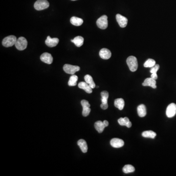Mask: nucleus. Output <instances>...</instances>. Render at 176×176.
<instances>
[{
	"label": "nucleus",
	"mask_w": 176,
	"mask_h": 176,
	"mask_svg": "<svg viewBox=\"0 0 176 176\" xmlns=\"http://www.w3.org/2000/svg\"><path fill=\"white\" fill-rule=\"evenodd\" d=\"M127 64L131 72H136L138 67V60L136 57L133 56H130L128 57L126 60Z\"/></svg>",
	"instance_id": "obj_1"
},
{
	"label": "nucleus",
	"mask_w": 176,
	"mask_h": 176,
	"mask_svg": "<svg viewBox=\"0 0 176 176\" xmlns=\"http://www.w3.org/2000/svg\"><path fill=\"white\" fill-rule=\"evenodd\" d=\"M17 39L16 36L14 35H10L4 38L2 41V44L4 47L6 48L12 47L13 45H15V43L16 42Z\"/></svg>",
	"instance_id": "obj_2"
},
{
	"label": "nucleus",
	"mask_w": 176,
	"mask_h": 176,
	"mask_svg": "<svg viewBox=\"0 0 176 176\" xmlns=\"http://www.w3.org/2000/svg\"><path fill=\"white\" fill-rule=\"evenodd\" d=\"M15 45L17 50L23 51L27 47L28 41L25 37H20L17 40Z\"/></svg>",
	"instance_id": "obj_3"
},
{
	"label": "nucleus",
	"mask_w": 176,
	"mask_h": 176,
	"mask_svg": "<svg viewBox=\"0 0 176 176\" xmlns=\"http://www.w3.org/2000/svg\"><path fill=\"white\" fill-rule=\"evenodd\" d=\"M96 25L100 29H106L108 26V17L105 15L101 16L96 21Z\"/></svg>",
	"instance_id": "obj_4"
},
{
	"label": "nucleus",
	"mask_w": 176,
	"mask_h": 176,
	"mask_svg": "<svg viewBox=\"0 0 176 176\" xmlns=\"http://www.w3.org/2000/svg\"><path fill=\"white\" fill-rule=\"evenodd\" d=\"M50 4L47 0H37L35 3L34 7L37 10H42L48 8Z\"/></svg>",
	"instance_id": "obj_5"
},
{
	"label": "nucleus",
	"mask_w": 176,
	"mask_h": 176,
	"mask_svg": "<svg viewBox=\"0 0 176 176\" xmlns=\"http://www.w3.org/2000/svg\"><path fill=\"white\" fill-rule=\"evenodd\" d=\"M101 104L100 107L103 110H106L108 108V99L109 98V92L107 91H102L101 92Z\"/></svg>",
	"instance_id": "obj_6"
},
{
	"label": "nucleus",
	"mask_w": 176,
	"mask_h": 176,
	"mask_svg": "<svg viewBox=\"0 0 176 176\" xmlns=\"http://www.w3.org/2000/svg\"><path fill=\"white\" fill-rule=\"evenodd\" d=\"M80 67L79 66H73L70 64H65L63 67V70L65 73L68 74H74L76 72L80 70Z\"/></svg>",
	"instance_id": "obj_7"
},
{
	"label": "nucleus",
	"mask_w": 176,
	"mask_h": 176,
	"mask_svg": "<svg viewBox=\"0 0 176 176\" xmlns=\"http://www.w3.org/2000/svg\"><path fill=\"white\" fill-rule=\"evenodd\" d=\"M166 114L167 117L171 118L176 114V104L175 103H171L167 107Z\"/></svg>",
	"instance_id": "obj_8"
},
{
	"label": "nucleus",
	"mask_w": 176,
	"mask_h": 176,
	"mask_svg": "<svg viewBox=\"0 0 176 176\" xmlns=\"http://www.w3.org/2000/svg\"><path fill=\"white\" fill-rule=\"evenodd\" d=\"M81 105L83 107L82 115L84 117H87L89 116L91 112L90 104L86 100H82L81 101Z\"/></svg>",
	"instance_id": "obj_9"
},
{
	"label": "nucleus",
	"mask_w": 176,
	"mask_h": 176,
	"mask_svg": "<svg viewBox=\"0 0 176 176\" xmlns=\"http://www.w3.org/2000/svg\"><path fill=\"white\" fill-rule=\"evenodd\" d=\"M116 19L118 25L121 28H124L126 26L128 23V19L125 17L121 14H117L116 15Z\"/></svg>",
	"instance_id": "obj_10"
},
{
	"label": "nucleus",
	"mask_w": 176,
	"mask_h": 176,
	"mask_svg": "<svg viewBox=\"0 0 176 176\" xmlns=\"http://www.w3.org/2000/svg\"><path fill=\"white\" fill-rule=\"evenodd\" d=\"M40 59L42 62L48 64H51L53 62V57L51 54H49L48 52H45L42 54L40 56Z\"/></svg>",
	"instance_id": "obj_11"
},
{
	"label": "nucleus",
	"mask_w": 176,
	"mask_h": 176,
	"mask_svg": "<svg viewBox=\"0 0 176 176\" xmlns=\"http://www.w3.org/2000/svg\"><path fill=\"white\" fill-rule=\"evenodd\" d=\"M110 144L114 148H118L124 146V142L122 139H120L118 138H114L111 140Z\"/></svg>",
	"instance_id": "obj_12"
},
{
	"label": "nucleus",
	"mask_w": 176,
	"mask_h": 176,
	"mask_svg": "<svg viewBox=\"0 0 176 176\" xmlns=\"http://www.w3.org/2000/svg\"><path fill=\"white\" fill-rule=\"evenodd\" d=\"M59 42V39L57 38H51L50 36H48L47 37V39L45 40V43L48 47L53 48L56 46L58 45Z\"/></svg>",
	"instance_id": "obj_13"
},
{
	"label": "nucleus",
	"mask_w": 176,
	"mask_h": 176,
	"mask_svg": "<svg viewBox=\"0 0 176 176\" xmlns=\"http://www.w3.org/2000/svg\"><path fill=\"white\" fill-rule=\"evenodd\" d=\"M99 56L102 59L105 60L109 59L111 57V52L107 48H102L99 51Z\"/></svg>",
	"instance_id": "obj_14"
},
{
	"label": "nucleus",
	"mask_w": 176,
	"mask_h": 176,
	"mask_svg": "<svg viewBox=\"0 0 176 176\" xmlns=\"http://www.w3.org/2000/svg\"><path fill=\"white\" fill-rule=\"evenodd\" d=\"M142 85L143 86H150L153 89L157 88L156 81L151 77L146 78L144 81V82L142 83Z\"/></svg>",
	"instance_id": "obj_15"
},
{
	"label": "nucleus",
	"mask_w": 176,
	"mask_h": 176,
	"mask_svg": "<svg viewBox=\"0 0 176 176\" xmlns=\"http://www.w3.org/2000/svg\"><path fill=\"white\" fill-rule=\"evenodd\" d=\"M78 87L81 89H84L88 94H91L92 92V88L86 82H81L79 83Z\"/></svg>",
	"instance_id": "obj_16"
},
{
	"label": "nucleus",
	"mask_w": 176,
	"mask_h": 176,
	"mask_svg": "<svg viewBox=\"0 0 176 176\" xmlns=\"http://www.w3.org/2000/svg\"><path fill=\"white\" fill-rule=\"evenodd\" d=\"M138 115L139 117H144L146 115V108L144 105L140 104L137 108Z\"/></svg>",
	"instance_id": "obj_17"
},
{
	"label": "nucleus",
	"mask_w": 176,
	"mask_h": 176,
	"mask_svg": "<svg viewBox=\"0 0 176 176\" xmlns=\"http://www.w3.org/2000/svg\"><path fill=\"white\" fill-rule=\"evenodd\" d=\"M77 145L79 146L83 153H85L88 151V145L87 142L84 139H81L77 142Z\"/></svg>",
	"instance_id": "obj_18"
},
{
	"label": "nucleus",
	"mask_w": 176,
	"mask_h": 176,
	"mask_svg": "<svg viewBox=\"0 0 176 176\" xmlns=\"http://www.w3.org/2000/svg\"><path fill=\"white\" fill-rule=\"evenodd\" d=\"M84 38L82 36H78L75 37L73 40H71L73 43L75 44V45L77 47H80L83 45L84 43Z\"/></svg>",
	"instance_id": "obj_19"
},
{
	"label": "nucleus",
	"mask_w": 176,
	"mask_h": 176,
	"mask_svg": "<svg viewBox=\"0 0 176 176\" xmlns=\"http://www.w3.org/2000/svg\"><path fill=\"white\" fill-rule=\"evenodd\" d=\"M70 22L72 25H74L75 26H80L83 23L82 19L77 17H72L70 18Z\"/></svg>",
	"instance_id": "obj_20"
},
{
	"label": "nucleus",
	"mask_w": 176,
	"mask_h": 176,
	"mask_svg": "<svg viewBox=\"0 0 176 176\" xmlns=\"http://www.w3.org/2000/svg\"><path fill=\"white\" fill-rule=\"evenodd\" d=\"M95 129L98 131L99 133H101L104 131L105 128L106 127L103 122L101 121H98L95 123Z\"/></svg>",
	"instance_id": "obj_21"
},
{
	"label": "nucleus",
	"mask_w": 176,
	"mask_h": 176,
	"mask_svg": "<svg viewBox=\"0 0 176 176\" xmlns=\"http://www.w3.org/2000/svg\"><path fill=\"white\" fill-rule=\"evenodd\" d=\"M125 105L124 99L122 98H117L114 100V106L120 110H122Z\"/></svg>",
	"instance_id": "obj_22"
},
{
	"label": "nucleus",
	"mask_w": 176,
	"mask_h": 176,
	"mask_svg": "<svg viewBox=\"0 0 176 176\" xmlns=\"http://www.w3.org/2000/svg\"><path fill=\"white\" fill-rule=\"evenodd\" d=\"M84 79L85 80L86 82L87 83L92 89H94L96 87L95 83L94 82L92 77L89 74L86 75L84 77Z\"/></svg>",
	"instance_id": "obj_23"
},
{
	"label": "nucleus",
	"mask_w": 176,
	"mask_h": 176,
	"mask_svg": "<svg viewBox=\"0 0 176 176\" xmlns=\"http://www.w3.org/2000/svg\"><path fill=\"white\" fill-rule=\"evenodd\" d=\"M156 133L153 131H146L142 133V136L144 138L154 139L156 136Z\"/></svg>",
	"instance_id": "obj_24"
},
{
	"label": "nucleus",
	"mask_w": 176,
	"mask_h": 176,
	"mask_svg": "<svg viewBox=\"0 0 176 176\" xmlns=\"http://www.w3.org/2000/svg\"><path fill=\"white\" fill-rule=\"evenodd\" d=\"M78 80V76L76 75L73 74V76H70L68 82V85L69 86H75L77 84Z\"/></svg>",
	"instance_id": "obj_25"
},
{
	"label": "nucleus",
	"mask_w": 176,
	"mask_h": 176,
	"mask_svg": "<svg viewBox=\"0 0 176 176\" xmlns=\"http://www.w3.org/2000/svg\"><path fill=\"white\" fill-rule=\"evenodd\" d=\"M135 170V169L134 167L132 166V165H130V164L125 165L123 168V171L125 174L132 173V172H134Z\"/></svg>",
	"instance_id": "obj_26"
},
{
	"label": "nucleus",
	"mask_w": 176,
	"mask_h": 176,
	"mask_svg": "<svg viewBox=\"0 0 176 176\" xmlns=\"http://www.w3.org/2000/svg\"><path fill=\"white\" fill-rule=\"evenodd\" d=\"M155 65V61L153 59H148L144 64L145 67H152Z\"/></svg>",
	"instance_id": "obj_27"
},
{
	"label": "nucleus",
	"mask_w": 176,
	"mask_h": 176,
	"mask_svg": "<svg viewBox=\"0 0 176 176\" xmlns=\"http://www.w3.org/2000/svg\"><path fill=\"white\" fill-rule=\"evenodd\" d=\"M151 69L150 70V73L152 74H157V73L160 69V65L158 64H155L154 67H151Z\"/></svg>",
	"instance_id": "obj_28"
},
{
	"label": "nucleus",
	"mask_w": 176,
	"mask_h": 176,
	"mask_svg": "<svg viewBox=\"0 0 176 176\" xmlns=\"http://www.w3.org/2000/svg\"><path fill=\"white\" fill-rule=\"evenodd\" d=\"M118 122L120 125H121V126H126V123H125L124 118L121 117L120 119H118Z\"/></svg>",
	"instance_id": "obj_29"
},
{
	"label": "nucleus",
	"mask_w": 176,
	"mask_h": 176,
	"mask_svg": "<svg viewBox=\"0 0 176 176\" xmlns=\"http://www.w3.org/2000/svg\"><path fill=\"white\" fill-rule=\"evenodd\" d=\"M151 77L155 79V80H156V79H158V76H157V74H152L151 76Z\"/></svg>",
	"instance_id": "obj_30"
},
{
	"label": "nucleus",
	"mask_w": 176,
	"mask_h": 176,
	"mask_svg": "<svg viewBox=\"0 0 176 176\" xmlns=\"http://www.w3.org/2000/svg\"><path fill=\"white\" fill-rule=\"evenodd\" d=\"M103 123H104V124L105 126L106 127L109 125V122L107 120H104V121H103Z\"/></svg>",
	"instance_id": "obj_31"
},
{
	"label": "nucleus",
	"mask_w": 176,
	"mask_h": 176,
	"mask_svg": "<svg viewBox=\"0 0 176 176\" xmlns=\"http://www.w3.org/2000/svg\"><path fill=\"white\" fill-rule=\"evenodd\" d=\"M132 122H131V121H130L129 123H128V125H127V127H128V128H130L131 126H132Z\"/></svg>",
	"instance_id": "obj_32"
},
{
	"label": "nucleus",
	"mask_w": 176,
	"mask_h": 176,
	"mask_svg": "<svg viewBox=\"0 0 176 176\" xmlns=\"http://www.w3.org/2000/svg\"><path fill=\"white\" fill-rule=\"evenodd\" d=\"M71 1H77V0H71Z\"/></svg>",
	"instance_id": "obj_33"
},
{
	"label": "nucleus",
	"mask_w": 176,
	"mask_h": 176,
	"mask_svg": "<svg viewBox=\"0 0 176 176\" xmlns=\"http://www.w3.org/2000/svg\"><path fill=\"white\" fill-rule=\"evenodd\" d=\"M96 88H98V87H98V86H96Z\"/></svg>",
	"instance_id": "obj_34"
}]
</instances>
